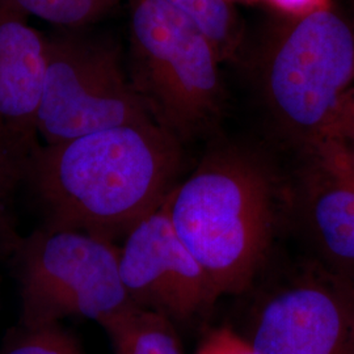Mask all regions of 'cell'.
<instances>
[{"label": "cell", "mask_w": 354, "mask_h": 354, "mask_svg": "<svg viewBox=\"0 0 354 354\" xmlns=\"http://www.w3.org/2000/svg\"><path fill=\"white\" fill-rule=\"evenodd\" d=\"M181 165L183 143L149 121L38 145L26 180L48 226L113 239L165 203Z\"/></svg>", "instance_id": "1"}, {"label": "cell", "mask_w": 354, "mask_h": 354, "mask_svg": "<svg viewBox=\"0 0 354 354\" xmlns=\"http://www.w3.org/2000/svg\"><path fill=\"white\" fill-rule=\"evenodd\" d=\"M272 188L257 152L219 143L165 198L177 235L218 298L245 290L266 257L274 222Z\"/></svg>", "instance_id": "2"}, {"label": "cell", "mask_w": 354, "mask_h": 354, "mask_svg": "<svg viewBox=\"0 0 354 354\" xmlns=\"http://www.w3.org/2000/svg\"><path fill=\"white\" fill-rule=\"evenodd\" d=\"M238 62L276 124L306 149L328 131L354 84V26L330 7L285 13Z\"/></svg>", "instance_id": "3"}, {"label": "cell", "mask_w": 354, "mask_h": 354, "mask_svg": "<svg viewBox=\"0 0 354 354\" xmlns=\"http://www.w3.org/2000/svg\"><path fill=\"white\" fill-rule=\"evenodd\" d=\"M129 77L152 120L183 145L210 130L225 106L214 46L165 0H129Z\"/></svg>", "instance_id": "4"}, {"label": "cell", "mask_w": 354, "mask_h": 354, "mask_svg": "<svg viewBox=\"0 0 354 354\" xmlns=\"http://www.w3.org/2000/svg\"><path fill=\"white\" fill-rule=\"evenodd\" d=\"M19 279L26 328L68 317L102 326L134 306L120 276L118 247L80 230L46 225L30 235L19 245Z\"/></svg>", "instance_id": "5"}, {"label": "cell", "mask_w": 354, "mask_h": 354, "mask_svg": "<svg viewBox=\"0 0 354 354\" xmlns=\"http://www.w3.org/2000/svg\"><path fill=\"white\" fill-rule=\"evenodd\" d=\"M153 121L118 48L76 30L48 37L36 129L46 145L111 127Z\"/></svg>", "instance_id": "6"}, {"label": "cell", "mask_w": 354, "mask_h": 354, "mask_svg": "<svg viewBox=\"0 0 354 354\" xmlns=\"http://www.w3.org/2000/svg\"><path fill=\"white\" fill-rule=\"evenodd\" d=\"M118 268L130 302L172 322L197 317L218 299L203 268L177 235L165 203L129 230L118 247Z\"/></svg>", "instance_id": "7"}, {"label": "cell", "mask_w": 354, "mask_h": 354, "mask_svg": "<svg viewBox=\"0 0 354 354\" xmlns=\"http://www.w3.org/2000/svg\"><path fill=\"white\" fill-rule=\"evenodd\" d=\"M250 342L257 354H354V306L324 285L291 286L263 306Z\"/></svg>", "instance_id": "8"}, {"label": "cell", "mask_w": 354, "mask_h": 354, "mask_svg": "<svg viewBox=\"0 0 354 354\" xmlns=\"http://www.w3.org/2000/svg\"><path fill=\"white\" fill-rule=\"evenodd\" d=\"M311 159L306 216L322 251L354 269V149L336 136L306 147Z\"/></svg>", "instance_id": "9"}, {"label": "cell", "mask_w": 354, "mask_h": 354, "mask_svg": "<svg viewBox=\"0 0 354 354\" xmlns=\"http://www.w3.org/2000/svg\"><path fill=\"white\" fill-rule=\"evenodd\" d=\"M46 53L48 37L0 1V129L29 142H37Z\"/></svg>", "instance_id": "10"}, {"label": "cell", "mask_w": 354, "mask_h": 354, "mask_svg": "<svg viewBox=\"0 0 354 354\" xmlns=\"http://www.w3.org/2000/svg\"><path fill=\"white\" fill-rule=\"evenodd\" d=\"M102 327L114 354H183L172 320L150 310L133 306Z\"/></svg>", "instance_id": "11"}, {"label": "cell", "mask_w": 354, "mask_h": 354, "mask_svg": "<svg viewBox=\"0 0 354 354\" xmlns=\"http://www.w3.org/2000/svg\"><path fill=\"white\" fill-rule=\"evenodd\" d=\"M209 38L222 64L238 62L245 45L243 21L227 0H165Z\"/></svg>", "instance_id": "12"}, {"label": "cell", "mask_w": 354, "mask_h": 354, "mask_svg": "<svg viewBox=\"0 0 354 354\" xmlns=\"http://www.w3.org/2000/svg\"><path fill=\"white\" fill-rule=\"evenodd\" d=\"M13 10L71 30L106 17L121 0H0Z\"/></svg>", "instance_id": "13"}, {"label": "cell", "mask_w": 354, "mask_h": 354, "mask_svg": "<svg viewBox=\"0 0 354 354\" xmlns=\"http://www.w3.org/2000/svg\"><path fill=\"white\" fill-rule=\"evenodd\" d=\"M37 146V142L21 140L0 129V241L11 236L13 194L26 180L30 158Z\"/></svg>", "instance_id": "14"}, {"label": "cell", "mask_w": 354, "mask_h": 354, "mask_svg": "<svg viewBox=\"0 0 354 354\" xmlns=\"http://www.w3.org/2000/svg\"><path fill=\"white\" fill-rule=\"evenodd\" d=\"M1 354H84L75 336L58 323L26 328L7 344Z\"/></svg>", "instance_id": "15"}, {"label": "cell", "mask_w": 354, "mask_h": 354, "mask_svg": "<svg viewBox=\"0 0 354 354\" xmlns=\"http://www.w3.org/2000/svg\"><path fill=\"white\" fill-rule=\"evenodd\" d=\"M196 354H257L250 340L243 339L232 329L212 330L200 345Z\"/></svg>", "instance_id": "16"}, {"label": "cell", "mask_w": 354, "mask_h": 354, "mask_svg": "<svg viewBox=\"0 0 354 354\" xmlns=\"http://www.w3.org/2000/svg\"><path fill=\"white\" fill-rule=\"evenodd\" d=\"M324 136H336L354 149V112H339ZM323 136V137H324Z\"/></svg>", "instance_id": "17"}, {"label": "cell", "mask_w": 354, "mask_h": 354, "mask_svg": "<svg viewBox=\"0 0 354 354\" xmlns=\"http://www.w3.org/2000/svg\"><path fill=\"white\" fill-rule=\"evenodd\" d=\"M339 112H354V84L344 95L336 113H339Z\"/></svg>", "instance_id": "18"}, {"label": "cell", "mask_w": 354, "mask_h": 354, "mask_svg": "<svg viewBox=\"0 0 354 354\" xmlns=\"http://www.w3.org/2000/svg\"><path fill=\"white\" fill-rule=\"evenodd\" d=\"M227 1H230V3H232V4H234V1H236V0H227Z\"/></svg>", "instance_id": "19"}]
</instances>
